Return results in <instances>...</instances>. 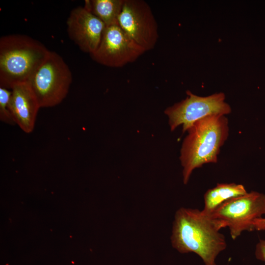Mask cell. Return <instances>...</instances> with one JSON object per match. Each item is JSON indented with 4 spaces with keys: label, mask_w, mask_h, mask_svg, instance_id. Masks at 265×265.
<instances>
[{
    "label": "cell",
    "mask_w": 265,
    "mask_h": 265,
    "mask_svg": "<svg viewBox=\"0 0 265 265\" xmlns=\"http://www.w3.org/2000/svg\"><path fill=\"white\" fill-rule=\"evenodd\" d=\"M187 131L180 157L184 184L195 169L217 162L220 148L229 135L228 120L226 115L209 116L195 122Z\"/></svg>",
    "instance_id": "2"
},
{
    "label": "cell",
    "mask_w": 265,
    "mask_h": 265,
    "mask_svg": "<svg viewBox=\"0 0 265 265\" xmlns=\"http://www.w3.org/2000/svg\"><path fill=\"white\" fill-rule=\"evenodd\" d=\"M145 52L117 24L106 27L98 48L90 55L101 65L117 68L135 61Z\"/></svg>",
    "instance_id": "8"
},
{
    "label": "cell",
    "mask_w": 265,
    "mask_h": 265,
    "mask_svg": "<svg viewBox=\"0 0 265 265\" xmlns=\"http://www.w3.org/2000/svg\"><path fill=\"white\" fill-rule=\"evenodd\" d=\"M124 0H86L83 6L106 26L118 24Z\"/></svg>",
    "instance_id": "12"
},
{
    "label": "cell",
    "mask_w": 265,
    "mask_h": 265,
    "mask_svg": "<svg viewBox=\"0 0 265 265\" xmlns=\"http://www.w3.org/2000/svg\"><path fill=\"white\" fill-rule=\"evenodd\" d=\"M265 215V194L256 191L230 199L209 214L217 227H228L233 239L254 230V221Z\"/></svg>",
    "instance_id": "5"
},
{
    "label": "cell",
    "mask_w": 265,
    "mask_h": 265,
    "mask_svg": "<svg viewBox=\"0 0 265 265\" xmlns=\"http://www.w3.org/2000/svg\"><path fill=\"white\" fill-rule=\"evenodd\" d=\"M10 109L15 122L25 132H31L38 110V101L28 82L20 83L12 89Z\"/></svg>",
    "instance_id": "10"
},
{
    "label": "cell",
    "mask_w": 265,
    "mask_h": 265,
    "mask_svg": "<svg viewBox=\"0 0 265 265\" xmlns=\"http://www.w3.org/2000/svg\"><path fill=\"white\" fill-rule=\"evenodd\" d=\"M247 192L241 184L218 183L204 194V206L202 211L206 214H210L224 202Z\"/></svg>",
    "instance_id": "11"
},
{
    "label": "cell",
    "mask_w": 265,
    "mask_h": 265,
    "mask_svg": "<svg viewBox=\"0 0 265 265\" xmlns=\"http://www.w3.org/2000/svg\"><path fill=\"white\" fill-rule=\"evenodd\" d=\"M185 99L167 108L164 113L169 118L171 131L182 125L183 132L187 131L195 122L211 115H226L231 107L225 102L223 92L208 96H199L187 90Z\"/></svg>",
    "instance_id": "6"
},
{
    "label": "cell",
    "mask_w": 265,
    "mask_h": 265,
    "mask_svg": "<svg viewBox=\"0 0 265 265\" xmlns=\"http://www.w3.org/2000/svg\"><path fill=\"white\" fill-rule=\"evenodd\" d=\"M220 230L202 210L182 207L175 214L171 244L180 253H195L205 265H217V256L227 247Z\"/></svg>",
    "instance_id": "1"
},
{
    "label": "cell",
    "mask_w": 265,
    "mask_h": 265,
    "mask_svg": "<svg viewBox=\"0 0 265 265\" xmlns=\"http://www.w3.org/2000/svg\"><path fill=\"white\" fill-rule=\"evenodd\" d=\"M118 25L145 52L155 47L159 38L158 24L149 5L143 0H124Z\"/></svg>",
    "instance_id": "7"
},
{
    "label": "cell",
    "mask_w": 265,
    "mask_h": 265,
    "mask_svg": "<svg viewBox=\"0 0 265 265\" xmlns=\"http://www.w3.org/2000/svg\"><path fill=\"white\" fill-rule=\"evenodd\" d=\"M49 51L26 35L10 34L0 38V87L10 89L28 82L48 57Z\"/></svg>",
    "instance_id": "3"
},
{
    "label": "cell",
    "mask_w": 265,
    "mask_h": 265,
    "mask_svg": "<svg viewBox=\"0 0 265 265\" xmlns=\"http://www.w3.org/2000/svg\"><path fill=\"white\" fill-rule=\"evenodd\" d=\"M254 230H265V217H261L256 219L253 222Z\"/></svg>",
    "instance_id": "15"
},
{
    "label": "cell",
    "mask_w": 265,
    "mask_h": 265,
    "mask_svg": "<svg viewBox=\"0 0 265 265\" xmlns=\"http://www.w3.org/2000/svg\"><path fill=\"white\" fill-rule=\"evenodd\" d=\"M72 81V75L69 66L59 54L50 51L28 83L40 107H50L63 101L68 93Z\"/></svg>",
    "instance_id": "4"
},
{
    "label": "cell",
    "mask_w": 265,
    "mask_h": 265,
    "mask_svg": "<svg viewBox=\"0 0 265 265\" xmlns=\"http://www.w3.org/2000/svg\"><path fill=\"white\" fill-rule=\"evenodd\" d=\"M256 258L265 262V239H261L256 244L255 250Z\"/></svg>",
    "instance_id": "14"
},
{
    "label": "cell",
    "mask_w": 265,
    "mask_h": 265,
    "mask_svg": "<svg viewBox=\"0 0 265 265\" xmlns=\"http://www.w3.org/2000/svg\"><path fill=\"white\" fill-rule=\"evenodd\" d=\"M68 36L82 52L95 51L106 28L105 24L84 7L73 9L67 20Z\"/></svg>",
    "instance_id": "9"
},
{
    "label": "cell",
    "mask_w": 265,
    "mask_h": 265,
    "mask_svg": "<svg viewBox=\"0 0 265 265\" xmlns=\"http://www.w3.org/2000/svg\"><path fill=\"white\" fill-rule=\"evenodd\" d=\"M11 94V90L0 87V120L7 124L15 125L10 109Z\"/></svg>",
    "instance_id": "13"
}]
</instances>
